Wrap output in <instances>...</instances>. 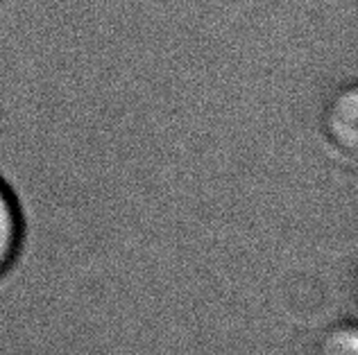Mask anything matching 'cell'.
I'll use <instances>...</instances> for the list:
<instances>
[{
	"label": "cell",
	"mask_w": 358,
	"mask_h": 355,
	"mask_svg": "<svg viewBox=\"0 0 358 355\" xmlns=\"http://www.w3.org/2000/svg\"><path fill=\"white\" fill-rule=\"evenodd\" d=\"M322 129L329 145L354 154L358 147V91L354 84L336 91L322 114Z\"/></svg>",
	"instance_id": "obj_1"
},
{
	"label": "cell",
	"mask_w": 358,
	"mask_h": 355,
	"mask_svg": "<svg viewBox=\"0 0 358 355\" xmlns=\"http://www.w3.org/2000/svg\"><path fill=\"white\" fill-rule=\"evenodd\" d=\"M21 213H18L12 192L0 181V276H5L7 269L14 265L18 249H21Z\"/></svg>",
	"instance_id": "obj_2"
},
{
	"label": "cell",
	"mask_w": 358,
	"mask_h": 355,
	"mask_svg": "<svg viewBox=\"0 0 358 355\" xmlns=\"http://www.w3.org/2000/svg\"><path fill=\"white\" fill-rule=\"evenodd\" d=\"M315 355H358L356 344V328L352 324H343L338 328L329 331L320 340Z\"/></svg>",
	"instance_id": "obj_3"
}]
</instances>
